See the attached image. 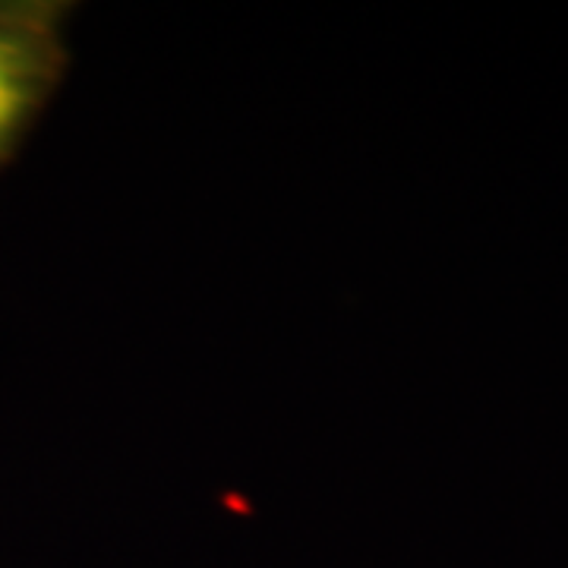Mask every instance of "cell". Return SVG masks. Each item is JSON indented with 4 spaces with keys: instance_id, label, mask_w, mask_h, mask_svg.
<instances>
[{
    "instance_id": "cell-1",
    "label": "cell",
    "mask_w": 568,
    "mask_h": 568,
    "mask_svg": "<svg viewBox=\"0 0 568 568\" xmlns=\"http://www.w3.org/2000/svg\"><path fill=\"white\" fill-rule=\"evenodd\" d=\"M36 67L20 41L0 32V142L7 140L36 102Z\"/></svg>"
}]
</instances>
